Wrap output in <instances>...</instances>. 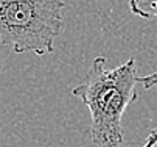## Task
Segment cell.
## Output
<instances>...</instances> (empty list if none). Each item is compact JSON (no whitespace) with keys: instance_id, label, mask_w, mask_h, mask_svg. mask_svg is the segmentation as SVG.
Returning a JSON list of instances; mask_svg holds the SVG:
<instances>
[{"instance_id":"obj_3","label":"cell","mask_w":157,"mask_h":147,"mask_svg":"<svg viewBox=\"0 0 157 147\" xmlns=\"http://www.w3.org/2000/svg\"><path fill=\"white\" fill-rule=\"evenodd\" d=\"M129 10L143 19H157V0H129Z\"/></svg>"},{"instance_id":"obj_5","label":"cell","mask_w":157,"mask_h":147,"mask_svg":"<svg viewBox=\"0 0 157 147\" xmlns=\"http://www.w3.org/2000/svg\"><path fill=\"white\" fill-rule=\"evenodd\" d=\"M155 145H157V127L154 130H151V133L148 135V139L143 144V147H155Z\"/></svg>"},{"instance_id":"obj_4","label":"cell","mask_w":157,"mask_h":147,"mask_svg":"<svg viewBox=\"0 0 157 147\" xmlns=\"http://www.w3.org/2000/svg\"><path fill=\"white\" fill-rule=\"evenodd\" d=\"M139 83H142L146 89H151L152 86H157V72L145 75V77H139Z\"/></svg>"},{"instance_id":"obj_1","label":"cell","mask_w":157,"mask_h":147,"mask_svg":"<svg viewBox=\"0 0 157 147\" xmlns=\"http://www.w3.org/2000/svg\"><path fill=\"white\" fill-rule=\"evenodd\" d=\"M104 56H97L87 75L72 89L90 113V136L97 147H124L121 119L126 108L137 99L139 83L136 59L109 69Z\"/></svg>"},{"instance_id":"obj_2","label":"cell","mask_w":157,"mask_h":147,"mask_svg":"<svg viewBox=\"0 0 157 147\" xmlns=\"http://www.w3.org/2000/svg\"><path fill=\"white\" fill-rule=\"evenodd\" d=\"M64 6L65 0H0V43L16 53H52Z\"/></svg>"}]
</instances>
